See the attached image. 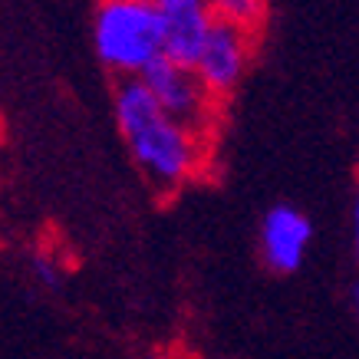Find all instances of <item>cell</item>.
<instances>
[{"label":"cell","instance_id":"2","mask_svg":"<svg viewBox=\"0 0 359 359\" xmlns=\"http://www.w3.org/2000/svg\"><path fill=\"white\" fill-rule=\"evenodd\" d=\"M93 43L102 66L126 79H139L165 56L158 4L145 0H112L102 4L93 20Z\"/></svg>","mask_w":359,"mask_h":359},{"label":"cell","instance_id":"9","mask_svg":"<svg viewBox=\"0 0 359 359\" xmlns=\"http://www.w3.org/2000/svg\"><path fill=\"white\" fill-rule=\"evenodd\" d=\"M353 218H356V254H359V198H356V215Z\"/></svg>","mask_w":359,"mask_h":359},{"label":"cell","instance_id":"5","mask_svg":"<svg viewBox=\"0 0 359 359\" xmlns=\"http://www.w3.org/2000/svg\"><path fill=\"white\" fill-rule=\"evenodd\" d=\"M158 17H162V46H165V60H172L178 66L195 69L218 11H211L201 0H162L158 4Z\"/></svg>","mask_w":359,"mask_h":359},{"label":"cell","instance_id":"1","mask_svg":"<svg viewBox=\"0 0 359 359\" xmlns=\"http://www.w3.org/2000/svg\"><path fill=\"white\" fill-rule=\"evenodd\" d=\"M116 119L132 158L158 191H172L198 172V135L162 112L142 79H122L116 89Z\"/></svg>","mask_w":359,"mask_h":359},{"label":"cell","instance_id":"7","mask_svg":"<svg viewBox=\"0 0 359 359\" xmlns=\"http://www.w3.org/2000/svg\"><path fill=\"white\" fill-rule=\"evenodd\" d=\"M33 267H36V273H40V280H43L46 287H60V271L46 261L43 254H36V257H33Z\"/></svg>","mask_w":359,"mask_h":359},{"label":"cell","instance_id":"4","mask_svg":"<svg viewBox=\"0 0 359 359\" xmlns=\"http://www.w3.org/2000/svg\"><path fill=\"white\" fill-rule=\"evenodd\" d=\"M250 36H254V30H248V27H241V23L218 13L215 30H211V36L205 43V53H201V60L195 66L201 83L218 99L228 96L231 89L241 83V76H244L250 60Z\"/></svg>","mask_w":359,"mask_h":359},{"label":"cell","instance_id":"6","mask_svg":"<svg viewBox=\"0 0 359 359\" xmlns=\"http://www.w3.org/2000/svg\"><path fill=\"white\" fill-rule=\"evenodd\" d=\"M313 228L304 211L290 205H273L261 224V250L267 267L277 273H294L306 257Z\"/></svg>","mask_w":359,"mask_h":359},{"label":"cell","instance_id":"3","mask_svg":"<svg viewBox=\"0 0 359 359\" xmlns=\"http://www.w3.org/2000/svg\"><path fill=\"white\" fill-rule=\"evenodd\" d=\"M139 79L149 86V93L162 106L165 116L172 122H178L182 129H188L191 135H201L211 126V112H215V99L218 96L201 83V76L195 69L178 66L162 56Z\"/></svg>","mask_w":359,"mask_h":359},{"label":"cell","instance_id":"8","mask_svg":"<svg viewBox=\"0 0 359 359\" xmlns=\"http://www.w3.org/2000/svg\"><path fill=\"white\" fill-rule=\"evenodd\" d=\"M349 310H353V316H356V323H359V283L349 287Z\"/></svg>","mask_w":359,"mask_h":359}]
</instances>
